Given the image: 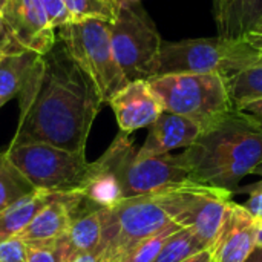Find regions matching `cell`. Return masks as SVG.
I'll return each mask as SVG.
<instances>
[{
    "instance_id": "41",
    "label": "cell",
    "mask_w": 262,
    "mask_h": 262,
    "mask_svg": "<svg viewBox=\"0 0 262 262\" xmlns=\"http://www.w3.org/2000/svg\"><path fill=\"white\" fill-rule=\"evenodd\" d=\"M258 61H262V54L259 55V58H258Z\"/></svg>"
},
{
    "instance_id": "25",
    "label": "cell",
    "mask_w": 262,
    "mask_h": 262,
    "mask_svg": "<svg viewBox=\"0 0 262 262\" xmlns=\"http://www.w3.org/2000/svg\"><path fill=\"white\" fill-rule=\"evenodd\" d=\"M180 229H183V226H180L178 223H173L164 230L158 232L157 235L147 238L129 255V258L124 262H154V259L158 256L160 250L163 249L164 243L169 239V236L178 232Z\"/></svg>"
},
{
    "instance_id": "9",
    "label": "cell",
    "mask_w": 262,
    "mask_h": 262,
    "mask_svg": "<svg viewBox=\"0 0 262 262\" xmlns=\"http://www.w3.org/2000/svg\"><path fill=\"white\" fill-rule=\"evenodd\" d=\"M109 32L115 60L127 81L157 75L163 40L141 2L120 8L109 21Z\"/></svg>"
},
{
    "instance_id": "32",
    "label": "cell",
    "mask_w": 262,
    "mask_h": 262,
    "mask_svg": "<svg viewBox=\"0 0 262 262\" xmlns=\"http://www.w3.org/2000/svg\"><path fill=\"white\" fill-rule=\"evenodd\" d=\"M244 40H247L259 54H262V20L244 37Z\"/></svg>"
},
{
    "instance_id": "5",
    "label": "cell",
    "mask_w": 262,
    "mask_h": 262,
    "mask_svg": "<svg viewBox=\"0 0 262 262\" xmlns=\"http://www.w3.org/2000/svg\"><path fill=\"white\" fill-rule=\"evenodd\" d=\"M259 52L247 40L221 37L163 41L157 75L169 74H218L224 80L255 64Z\"/></svg>"
},
{
    "instance_id": "6",
    "label": "cell",
    "mask_w": 262,
    "mask_h": 262,
    "mask_svg": "<svg viewBox=\"0 0 262 262\" xmlns=\"http://www.w3.org/2000/svg\"><path fill=\"white\" fill-rule=\"evenodd\" d=\"M5 154L35 190L52 195L80 193L95 170L84 154L45 143H11Z\"/></svg>"
},
{
    "instance_id": "33",
    "label": "cell",
    "mask_w": 262,
    "mask_h": 262,
    "mask_svg": "<svg viewBox=\"0 0 262 262\" xmlns=\"http://www.w3.org/2000/svg\"><path fill=\"white\" fill-rule=\"evenodd\" d=\"M181 262H215V255H213V249L209 247V249H204L198 253H195L193 256L184 259Z\"/></svg>"
},
{
    "instance_id": "22",
    "label": "cell",
    "mask_w": 262,
    "mask_h": 262,
    "mask_svg": "<svg viewBox=\"0 0 262 262\" xmlns=\"http://www.w3.org/2000/svg\"><path fill=\"white\" fill-rule=\"evenodd\" d=\"M35 189L20 173V170L8 160L6 154H0V212L29 195Z\"/></svg>"
},
{
    "instance_id": "39",
    "label": "cell",
    "mask_w": 262,
    "mask_h": 262,
    "mask_svg": "<svg viewBox=\"0 0 262 262\" xmlns=\"http://www.w3.org/2000/svg\"><path fill=\"white\" fill-rule=\"evenodd\" d=\"M104 2H106V3H109V5H111V6H112L114 9H115V5H114V0H104ZM115 12H117V11H115Z\"/></svg>"
},
{
    "instance_id": "15",
    "label": "cell",
    "mask_w": 262,
    "mask_h": 262,
    "mask_svg": "<svg viewBox=\"0 0 262 262\" xmlns=\"http://www.w3.org/2000/svg\"><path fill=\"white\" fill-rule=\"evenodd\" d=\"M218 37L243 40L262 20V0H212Z\"/></svg>"
},
{
    "instance_id": "34",
    "label": "cell",
    "mask_w": 262,
    "mask_h": 262,
    "mask_svg": "<svg viewBox=\"0 0 262 262\" xmlns=\"http://www.w3.org/2000/svg\"><path fill=\"white\" fill-rule=\"evenodd\" d=\"M244 262H262V246L258 243V246L253 249V252L247 256Z\"/></svg>"
},
{
    "instance_id": "28",
    "label": "cell",
    "mask_w": 262,
    "mask_h": 262,
    "mask_svg": "<svg viewBox=\"0 0 262 262\" xmlns=\"http://www.w3.org/2000/svg\"><path fill=\"white\" fill-rule=\"evenodd\" d=\"M43 9L54 29H58L71 21V15L63 0H41Z\"/></svg>"
},
{
    "instance_id": "38",
    "label": "cell",
    "mask_w": 262,
    "mask_h": 262,
    "mask_svg": "<svg viewBox=\"0 0 262 262\" xmlns=\"http://www.w3.org/2000/svg\"><path fill=\"white\" fill-rule=\"evenodd\" d=\"M259 224V223H258ZM258 243L262 246V226H259V238H258Z\"/></svg>"
},
{
    "instance_id": "13",
    "label": "cell",
    "mask_w": 262,
    "mask_h": 262,
    "mask_svg": "<svg viewBox=\"0 0 262 262\" xmlns=\"http://www.w3.org/2000/svg\"><path fill=\"white\" fill-rule=\"evenodd\" d=\"M259 224L244 206L232 204L227 221L213 244L215 262H244L258 246Z\"/></svg>"
},
{
    "instance_id": "17",
    "label": "cell",
    "mask_w": 262,
    "mask_h": 262,
    "mask_svg": "<svg viewBox=\"0 0 262 262\" xmlns=\"http://www.w3.org/2000/svg\"><path fill=\"white\" fill-rule=\"evenodd\" d=\"M104 209H97L88 215L75 218L68 233L60 238L68 262L75 256L86 253H97L103 239Z\"/></svg>"
},
{
    "instance_id": "18",
    "label": "cell",
    "mask_w": 262,
    "mask_h": 262,
    "mask_svg": "<svg viewBox=\"0 0 262 262\" xmlns=\"http://www.w3.org/2000/svg\"><path fill=\"white\" fill-rule=\"evenodd\" d=\"M51 196L52 193L34 190L0 212V243L18 236L40 212V209L51 200Z\"/></svg>"
},
{
    "instance_id": "20",
    "label": "cell",
    "mask_w": 262,
    "mask_h": 262,
    "mask_svg": "<svg viewBox=\"0 0 262 262\" xmlns=\"http://www.w3.org/2000/svg\"><path fill=\"white\" fill-rule=\"evenodd\" d=\"M233 109H239L252 101L262 100V61L243 69L224 80Z\"/></svg>"
},
{
    "instance_id": "4",
    "label": "cell",
    "mask_w": 262,
    "mask_h": 262,
    "mask_svg": "<svg viewBox=\"0 0 262 262\" xmlns=\"http://www.w3.org/2000/svg\"><path fill=\"white\" fill-rule=\"evenodd\" d=\"M97 163L114 173L123 192V198H135L177 189L193 183L183 155L141 157L129 134L120 132Z\"/></svg>"
},
{
    "instance_id": "24",
    "label": "cell",
    "mask_w": 262,
    "mask_h": 262,
    "mask_svg": "<svg viewBox=\"0 0 262 262\" xmlns=\"http://www.w3.org/2000/svg\"><path fill=\"white\" fill-rule=\"evenodd\" d=\"M71 21H81L86 18H101L112 21L115 17V9L104 0H63Z\"/></svg>"
},
{
    "instance_id": "3",
    "label": "cell",
    "mask_w": 262,
    "mask_h": 262,
    "mask_svg": "<svg viewBox=\"0 0 262 262\" xmlns=\"http://www.w3.org/2000/svg\"><path fill=\"white\" fill-rule=\"evenodd\" d=\"M203 184L189 183L158 193L126 198L112 209H104L100 262H124L147 238L173 223L181 226L195 193Z\"/></svg>"
},
{
    "instance_id": "35",
    "label": "cell",
    "mask_w": 262,
    "mask_h": 262,
    "mask_svg": "<svg viewBox=\"0 0 262 262\" xmlns=\"http://www.w3.org/2000/svg\"><path fill=\"white\" fill-rule=\"evenodd\" d=\"M69 262H100V259H98V253H86V255L75 256Z\"/></svg>"
},
{
    "instance_id": "16",
    "label": "cell",
    "mask_w": 262,
    "mask_h": 262,
    "mask_svg": "<svg viewBox=\"0 0 262 262\" xmlns=\"http://www.w3.org/2000/svg\"><path fill=\"white\" fill-rule=\"evenodd\" d=\"M72 224V216L63 195H52L29 226L18 235L28 246L51 244L63 238Z\"/></svg>"
},
{
    "instance_id": "21",
    "label": "cell",
    "mask_w": 262,
    "mask_h": 262,
    "mask_svg": "<svg viewBox=\"0 0 262 262\" xmlns=\"http://www.w3.org/2000/svg\"><path fill=\"white\" fill-rule=\"evenodd\" d=\"M94 175L80 193L101 209H112L124 200L121 186L114 173L103 169L97 161H94Z\"/></svg>"
},
{
    "instance_id": "29",
    "label": "cell",
    "mask_w": 262,
    "mask_h": 262,
    "mask_svg": "<svg viewBox=\"0 0 262 262\" xmlns=\"http://www.w3.org/2000/svg\"><path fill=\"white\" fill-rule=\"evenodd\" d=\"M21 51H28L25 49L12 35L11 29L8 28V25L5 23L2 14H0V57L2 55H8V54H17Z\"/></svg>"
},
{
    "instance_id": "30",
    "label": "cell",
    "mask_w": 262,
    "mask_h": 262,
    "mask_svg": "<svg viewBox=\"0 0 262 262\" xmlns=\"http://www.w3.org/2000/svg\"><path fill=\"white\" fill-rule=\"evenodd\" d=\"M244 209L256 220L262 218V183L252 190V195L246 201Z\"/></svg>"
},
{
    "instance_id": "26",
    "label": "cell",
    "mask_w": 262,
    "mask_h": 262,
    "mask_svg": "<svg viewBox=\"0 0 262 262\" xmlns=\"http://www.w3.org/2000/svg\"><path fill=\"white\" fill-rule=\"evenodd\" d=\"M28 262H68V259L58 239L51 244L29 246Z\"/></svg>"
},
{
    "instance_id": "19",
    "label": "cell",
    "mask_w": 262,
    "mask_h": 262,
    "mask_svg": "<svg viewBox=\"0 0 262 262\" xmlns=\"http://www.w3.org/2000/svg\"><path fill=\"white\" fill-rule=\"evenodd\" d=\"M37 55L32 51H21L0 57V107L18 97L26 74Z\"/></svg>"
},
{
    "instance_id": "23",
    "label": "cell",
    "mask_w": 262,
    "mask_h": 262,
    "mask_svg": "<svg viewBox=\"0 0 262 262\" xmlns=\"http://www.w3.org/2000/svg\"><path fill=\"white\" fill-rule=\"evenodd\" d=\"M204 249L195 232L190 227H183L169 236L154 262H181Z\"/></svg>"
},
{
    "instance_id": "7",
    "label": "cell",
    "mask_w": 262,
    "mask_h": 262,
    "mask_svg": "<svg viewBox=\"0 0 262 262\" xmlns=\"http://www.w3.org/2000/svg\"><path fill=\"white\" fill-rule=\"evenodd\" d=\"M163 109L209 129L233 111L218 74H169L147 80Z\"/></svg>"
},
{
    "instance_id": "37",
    "label": "cell",
    "mask_w": 262,
    "mask_h": 262,
    "mask_svg": "<svg viewBox=\"0 0 262 262\" xmlns=\"http://www.w3.org/2000/svg\"><path fill=\"white\" fill-rule=\"evenodd\" d=\"M6 3H8V0H0V14H2V11L5 9Z\"/></svg>"
},
{
    "instance_id": "31",
    "label": "cell",
    "mask_w": 262,
    "mask_h": 262,
    "mask_svg": "<svg viewBox=\"0 0 262 262\" xmlns=\"http://www.w3.org/2000/svg\"><path fill=\"white\" fill-rule=\"evenodd\" d=\"M238 112H241L243 115L249 117L252 121H255L256 124H259L262 127V100H256V101H252L239 109H236Z\"/></svg>"
},
{
    "instance_id": "14",
    "label": "cell",
    "mask_w": 262,
    "mask_h": 262,
    "mask_svg": "<svg viewBox=\"0 0 262 262\" xmlns=\"http://www.w3.org/2000/svg\"><path fill=\"white\" fill-rule=\"evenodd\" d=\"M203 134V127L177 114L163 112L150 126L144 144L138 149L141 157L170 154L175 149H187Z\"/></svg>"
},
{
    "instance_id": "12",
    "label": "cell",
    "mask_w": 262,
    "mask_h": 262,
    "mask_svg": "<svg viewBox=\"0 0 262 262\" xmlns=\"http://www.w3.org/2000/svg\"><path fill=\"white\" fill-rule=\"evenodd\" d=\"M109 106L115 114L120 132L124 134L150 127L164 112L147 80L129 81L112 97Z\"/></svg>"
},
{
    "instance_id": "36",
    "label": "cell",
    "mask_w": 262,
    "mask_h": 262,
    "mask_svg": "<svg viewBox=\"0 0 262 262\" xmlns=\"http://www.w3.org/2000/svg\"><path fill=\"white\" fill-rule=\"evenodd\" d=\"M141 0H114V5H115V11H118L120 8L123 6H127V5H134V3H140Z\"/></svg>"
},
{
    "instance_id": "8",
    "label": "cell",
    "mask_w": 262,
    "mask_h": 262,
    "mask_svg": "<svg viewBox=\"0 0 262 262\" xmlns=\"http://www.w3.org/2000/svg\"><path fill=\"white\" fill-rule=\"evenodd\" d=\"M58 40L74 63L92 80L104 104L129 81L120 69L111 43L109 21L86 18L58 28Z\"/></svg>"
},
{
    "instance_id": "2",
    "label": "cell",
    "mask_w": 262,
    "mask_h": 262,
    "mask_svg": "<svg viewBox=\"0 0 262 262\" xmlns=\"http://www.w3.org/2000/svg\"><path fill=\"white\" fill-rule=\"evenodd\" d=\"M183 155L193 183L233 192L247 175L262 172V127L233 109Z\"/></svg>"
},
{
    "instance_id": "27",
    "label": "cell",
    "mask_w": 262,
    "mask_h": 262,
    "mask_svg": "<svg viewBox=\"0 0 262 262\" xmlns=\"http://www.w3.org/2000/svg\"><path fill=\"white\" fill-rule=\"evenodd\" d=\"M29 246L18 236L0 243V262H28Z\"/></svg>"
},
{
    "instance_id": "10",
    "label": "cell",
    "mask_w": 262,
    "mask_h": 262,
    "mask_svg": "<svg viewBox=\"0 0 262 262\" xmlns=\"http://www.w3.org/2000/svg\"><path fill=\"white\" fill-rule=\"evenodd\" d=\"M2 17L15 40L28 51L43 55L57 41L41 0H8Z\"/></svg>"
},
{
    "instance_id": "1",
    "label": "cell",
    "mask_w": 262,
    "mask_h": 262,
    "mask_svg": "<svg viewBox=\"0 0 262 262\" xmlns=\"http://www.w3.org/2000/svg\"><path fill=\"white\" fill-rule=\"evenodd\" d=\"M18 124L11 143H45L84 154L104 104L92 80L60 40L31 64L18 94Z\"/></svg>"
},
{
    "instance_id": "11",
    "label": "cell",
    "mask_w": 262,
    "mask_h": 262,
    "mask_svg": "<svg viewBox=\"0 0 262 262\" xmlns=\"http://www.w3.org/2000/svg\"><path fill=\"white\" fill-rule=\"evenodd\" d=\"M232 204V192L203 186L195 193L181 220V226L190 227L206 249L213 247L227 221Z\"/></svg>"
},
{
    "instance_id": "40",
    "label": "cell",
    "mask_w": 262,
    "mask_h": 262,
    "mask_svg": "<svg viewBox=\"0 0 262 262\" xmlns=\"http://www.w3.org/2000/svg\"><path fill=\"white\" fill-rule=\"evenodd\" d=\"M258 223H259V226H262V218H259V220H258Z\"/></svg>"
}]
</instances>
